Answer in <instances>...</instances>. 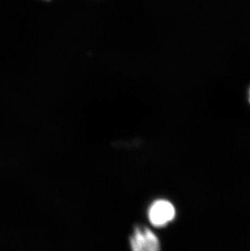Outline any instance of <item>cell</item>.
Here are the masks:
<instances>
[{
	"instance_id": "6da1fadb",
	"label": "cell",
	"mask_w": 250,
	"mask_h": 251,
	"mask_svg": "<svg viewBox=\"0 0 250 251\" xmlns=\"http://www.w3.org/2000/svg\"><path fill=\"white\" fill-rule=\"evenodd\" d=\"M147 216L153 227H166L175 221L176 209L168 199H156L150 205Z\"/></svg>"
},
{
	"instance_id": "7a4b0ae2",
	"label": "cell",
	"mask_w": 250,
	"mask_h": 251,
	"mask_svg": "<svg viewBox=\"0 0 250 251\" xmlns=\"http://www.w3.org/2000/svg\"><path fill=\"white\" fill-rule=\"evenodd\" d=\"M132 251H161V243L155 232L150 227L137 225L130 237Z\"/></svg>"
},
{
	"instance_id": "3957f363",
	"label": "cell",
	"mask_w": 250,
	"mask_h": 251,
	"mask_svg": "<svg viewBox=\"0 0 250 251\" xmlns=\"http://www.w3.org/2000/svg\"><path fill=\"white\" fill-rule=\"evenodd\" d=\"M249 101H250V90H249Z\"/></svg>"
}]
</instances>
